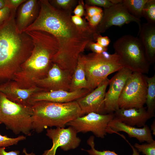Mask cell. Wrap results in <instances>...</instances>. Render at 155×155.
I'll return each mask as SVG.
<instances>
[{"instance_id":"6da1fadb","label":"cell","mask_w":155,"mask_h":155,"mask_svg":"<svg viewBox=\"0 0 155 155\" xmlns=\"http://www.w3.org/2000/svg\"><path fill=\"white\" fill-rule=\"evenodd\" d=\"M38 15L23 32L42 30L54 36L59 44V50L52 62L72 75L78 57L88 43L96 41L100 35L97 31L84 30L76 26L71 19V12L58 9L47 0L38 1Z\"/></svg>"},{"instance_id":"7a4b0ae2","label":"cell","mask_w":155,"mask_h":155,"mask_svg":"<svg viewBox=\"0 0 155 155\" xmlns=\"http://www.w3.org/2000/svg\"><path fill=\"white\" fill-rule=\"evenodd\" d=\"M16 10L12 9L9 18L0 24V80L13 79L33 48L30 37L17 27Z\"/></svg>"},{"instance_id":"3957f363","label":"cell","mask_w":155,"mask_h":155,"mask_svg":"<svg viewBox=\"0 0 155 155\" xmlns=\"http://www.w3.org/2000/svg\"><path fill=\"white\" fill-rule=\"evenodd\" d=\"M31 105L32 130L38 133L48 127H64L72 120L84 115L76 101L63 103L41 101Z\"/></svg>"},{"instance_id":"277c9868","label":"cell","mask_w":155,"mask_h":155,"mask_svg":"<svg viewBox=\"0 0 155 155\" xmlns=\"http://www.w3.org/2000/svg\"><path fill=\"white\" fill-rule=\"evenodd\" d=\"M113 46L123 67L132 72L148 73L150 64L138 38L129 34L123 35L114 42Z\"/></svg>"},{"instance_id":"5b68a950","label":"cell","mask_w":155,"mask_h":155,"mask_svg":"<svg viewBox=\"0 0 155 155\" xmlns=\"http://www.w3.org/2000/svg\"><path fill=\"white\" fill-rule=\"evenodd\" d=\"M31 105L19 104L9 99L0 92V122L15 134L30 135L32 130Z\"/></svg>"},{"instance_id":"8992f818","label":"cell","mask_w":155,"mask_h":155,"mask_svg":"<svg viewBox=\"0 0 155 155\" xmlns=\"http://www.w3.org/2000/svg\"><path fill=\"white\" fill-rule=\"evenodd\" d=\"M86 78L92 90L95 89L110 74L123 67L118 55L106 51L100 54L92 53L83 55Z\"/></svg>"},{"instance_id":"52a82bcc","label":"cell","mask_w":155,"mask_h":155,"mask_svg":"<svg viewBox=\"0 0 155 155\" xmlns=\"http://www.w3.org/2000/svg\"><path fill=\"white\" fill-rule=\"evenodd\" d=\"M26 32L31 38L33 48L27 60L33 68L48 71L53 64L52 59L58 52L59 47L56 38L45 31L33 30Z\"/></svg>"},{"instance_id":"ba28073f","label":"cell","mask_w":155,"mask_h":155,"mask_svg":"<svg viewBox=\"0 0 155 155\" xmlns=\"http://www.w3.org/2000/svg\"><path fill=\"white\" fill-rule=\"evenodd\" d=\"M147 84L144 75L132 72L127 80L118 100L119 108H140L145 104Z\"/></svg>"},{"instance_id":"9c48e42d","label":"cell","mask_w":155,"mask_h":155,"mask_svg":"<svg viewBox=\"0 0 155 155\" xmlns=\"http://www.w3.org/2000/svg\"><path fill=\"white\" fill-rule=\"evenodd\" d=\"M114 118L113 113L102 114L92 112L72 120L66 125L73 127L77 133L91 132L96 137L103 138L107 134L108 124Z\"/></svg>"},{"instance_id":"30bf717a","label":"cell","mask_w":155,"mask_h":155,"mask_svg":"<svg viewBox=\"0 0 155 155\" xmlns=\"http://www.w3.org/2000/svg\"><path fill=\"white\" fill-rule=\"evenodd\" d=\"M77 133L75 129L71 126L67 128L48 129L46 135L52 140L53 146L50 149L44 151L42 155H55L59 147L64 151L76 148L81 141L77 137Z\"/></svg>"},{"instance_id":"8fae6325","label":"cell","mask_w":155,"mask_h":155,"mask_svg":"<svg viewBox=\"0 0 155 155\" xmlns=\"http://www.w3.org/2000/svg\"><path fill=\"white\" fill-rule=\"evenodd\" d=\"M131 22L137 23L140 29V19H137L129 13L123 6L122 3L114 5L107 8L104 9L101 21L97 27L99 33H103L113 26L119 27Z\"/></svg>"},{"instance_id":"7c38bea8","label":"cell","mask_w":155,"mask_h":155,"mask_svg":"<svg viewBox=\"0 0 155 155\" xmlns=\"http://www.w3.org/2000/svg\"><path fill=\"white\" fill-rule=\"evenodd\" d=\"M72 75L53 63L44 77L33 80V84L44 91L64 90L69 91Z\"/></svg>"},{"instance_id":"4fadbf2b","label":"cell","mask_w":155,"mask_h":155,"mask_svg":"<svg viewBox=\"0 0 155 155\" xmlns=\"http://www.w3.org/2000/svg\"><path fill=\"white\" fill-rule=\"evenodd\" d=\"M132 72L123 67L110 80L109 88L104 99L106 114L114 113L119 108L118 100L126 81Z\"/></svg>"},{"instance_id":"5bb4252c","label":"cell","mask_w":155,"mask_h":155,"mask_svg":"<svg viewBox=\"0 0 155 155\" xmlns=\"http://www.w3.org/2000/svg\"><path fill=\"white\" fill-rule=\"evenodd\" d=\"M109 80L106 78L92 91L76 100L84 115L92 112L106 114L104 99Z\"/></svg>"},{"instance_id":"9a60e30c","label":"cell","mask_w":155,"mask_h":155,"mask_svg":"<svg viewBox=\"0 0 155 155\" xmlns=\"http://www.w3.org/2000/svg\"><path fill=\"white\" fill-rule=\"evenodd\" d=\"M91 92L86 89L73 91L61 90L41 91L32 95L29 100L28 103L31 105L34 102L41 101L60 103L71 102L76 100Z\"/></svg>"},{"instance_id":"2e32d148","label":"cell","mask_w":155,"mask_h":155,"mask_svg":"<svg viewBox=\"0 0 155 155\" xmlns=\"http://www.w3.org/2000/svg\"><path fill=\"white\" fill-rule=\"evenodd\" d=\"M44 91L36 86L28 88L20 87L14 81H8L0 84V92L9 100L22 104L30 105L28 100L31 96L38 92Z\"/></svg>"},{"instance_id":"e0dca14e","label":"cell","mask_w":155,"mask_h":155,"mask_svg":"<svg viewBox=\"0 0 155 155\" xmlns=\"http://www.w3.org/2000/svg\"><path fill=\"white\" fill-rule=\"evenodd\" d=\"M123 131L127 134L130 138H136L141 143L146 142L151 143L154 141L152 135L151 131L146 125L142 128H138L125 124L114 118L108 124L107 133H117Z\"/></svg>"},{"instance_id":"ac0fdd59","label":"cell","mask_w":155,"mask_h":155,"mask_svg":"<svg viewBox=\"0 0 155 155\" xmlns=\"http://www.w3.org/2000/svg\"><path fill=\"white\" fill-rule=\"evenodd\" d=\"M114 118L132 126L143 127L154 116L144 107L140 108H119L114 113Z\"/></svg>"},{"instance_id":"d6986e66","label":"cell","mask_w":155,"mask_h":155,"mask_svg":"<svg viewBox=\"0 0 155 155\" xmlns=\"http://www.w3.org/2000/svg\"><path fill=\"white\" fill-rule=\"evenodd\" d=\"M38 1L26 0L20 5L18 10L16 23L20 32L31 25L37 17L39 11Z\"/></svg>"},{"instance_id":"ffe728a7","label":"cell","mask_w":155,"mask_h":155,"mask_svg":"<svg viewBox=\"0 0 155 155\" xmlns=\"http://www.w3.org/2000/svg\"><path fill=\"white\" fill-rule=\"evenodd\" d=\"M138 35L148 61L150 65L154 64L155 61V25L143 24L139 30Z\"/></svg>"},{"instance_id":"44dd1931","label":"cell","mask_w":155,"mask_h":155,"mask_svg":"<svg viewBox=\"0 0 155 155\" xmlns=\"http://www.w3.org/2000/svg\"><path fill=\"white\" fill-rule=\"evenodd\" d=\"M90 88L86 80L84 67L83 55H80L78 59L76 67L72 75L69 91Z\"/></svg>"},{"instance_id":"7402d4cb","label":"cell","mask_w":155,"mask_h":155,"mask_svg":"<svg viewBox=\"0 0 155 155\" xmlns=\"http://www.w3.org/2000/svg\"><path fill=\"white\" fill-rule=\"evenodd\" d=\"M147 84L146 104L147 111L154 116L155 110V75L149 77L144 75Z\"/></svg>"},{"instance_id":"603a6c76","label":"cell","mask_w":155,"mask_h":155,"mask_svg":"<svg viewBox=\"0 0 155 155\" xmlns=\"http://www.w3.org/2000/svg\"><path fill=\"white\" fill-rule=\"evenodd\" d=\"M148 0H123V6L129 13L135 18L143 17L144 7Z\"/></svg>"},{"instance_id":"cb8c5ba5","label":"cell","mask_w":155,"mask_h":155,"mask_svg":"<svg viewBox=\"0 0 155 155\" xmlns=\"http://www.w3.org/2000/svg\"><path fill=\"white\" fill-rule=\"evenodd\" d=\"M88 144L89 145L91 148L88 150H82L85 151L89 155H118L114 151L109 150L100 151L96 149L95 148L94 137L93 136H90L87 141ZM131 148L133 153L132 155H140L137 149L133 146L129 144Z\"/></svg>"},{"instance_id":"d4e9b609","label":"cell","mask_w":155,"mask_h":155,"mask_svg":"<svg viewBox=\"0 0 155 155\" xmlns=\"http://www.w3.org/2000/svg\"><path fill=\"white\" fill-rule=\"evenodd\" d=\"M143 17L147 21V23L155 25V0H148L144 7Z\"/></svg>"},{"instance_id":"484cf974","label":"cell","mask_w":155,"mask_h":155,"mask_svg":"<svg viewBox=\"0 0 155 155\" xmlns=\"http://www.w3.org/2000/svg\"><path fill=\"white\" fill-rule=\"evenodd\" d=\"M55 8L62 10L71 12L78 1L75 0H53L49 1Z\"/></svg>"},{"instance_id":"4316f807","label":"cell","mask_w":155,"mask_h":155,"mask_svg":"<svg viewBox=\"0 0 155 155\" xmlns=\"http://www.w3.org/2000/svg\"><path fill=\"white\" fill-rule=\"evenodd\" d=\"M134 147L139 152L145 155H155V141L150 143L140 144L135 143Z\"/></svg>"},{"instance_id":"83f0119b","label":"cell","mask_w":155,"mask_h":155,"mask_svg":"<svg viewBox=\"0 0 155 155\" xmlns=\"http://www.w3.org/2000/svg\"><path fill=\"white\" fill-rule=\"evenodd\" d=\"M26 137L20 135L16 138H11L0 134V147H4L17 145L20 141L25 140Z\"/></svg>"},{"instance_id":"f1b7e54d","label":"cell","mask_w":155,"mask_h":155,"mask_svg":"<svg viewBox=\"0 0 155 155\" xmlns=\"http://www.w3.org/2000/svg\"><path fill=\"white\" fill-rule=\"evenodd\" d=\"M86 4L90 6H99L106 9L114 5L110 0H85Z\"/></svg>"},{"instance_id":"f546056e","label":"cell","mask_w":155,"mask_h":155,"mask_svg":"<svg viewBox=\"0 0 155 155\" xmlns=\"http://www.w3.org/2000/svg\"><path fill=\"white\" fill-rule=\"evenodd\" d=\"M86 9V19L99 13L103 12L102 9L100 7L88 5L86 4L84 6Z\"/></svg>"},{"instance_id":"4dcf8cb0","label":"cell","mask_w":155,"mask_h":155,"mask_svg":"<svg viewBox=\"0 0 155 155\" xmlns=\"http://www.w3.org/2000/svg\"><path fill=\"white\" fill-rule=\"evenodd\" d=\"M103 15V12L97 13L86 19L91 27L97 29V26L102 20Z\"/></svg>"},{"instance_id":"1f68e13d","label":"cell","mask_w":155,"mask_h":155,"mask_svg":"<svg viewBox=\"0 0 155 155\" xmlns=\"http://www.w3.org/2000/svg\"><path fill=\"white\" fill-rule=\"evenodd\" d=\"M87 47L92 51L93 53L97 54H100L103 52L106 51L108 49L107 47H103L94 41L89 42Z\"/></svg>"},{"instance_id":"d6a6232c","label":"cell","mask_w":155,"mask_h":155,"mask_svg":"<svg viewBox=\"0 0 155 155\" xmlns=\"http://www.w3.org/2000/svg\"><path fill=\"white\" fill-rule=\"evenodd\" d=\"M12 9L6 5L0 9V24L7 20L10 16Z\"/></svg>"},{"instance_id":"836d02e7","label":"cell","mask_w":155,"mask_h":155,"mask_svg":"<svg viewBox=\"0 0 155 155\" xmlns=\"http://www.w3.org/2000/svg\"><path fill=\"white\" fill-rule=\"evenodd\" d=\"M5 150V148L0 147V155H19L20 153V151L18 150L13 151L7 152ZM23 151L25 155H35L33 152L30 153H28L25 148L23 149Z\"/></svg>"},{"instance_id":"e575fe53","label":"cell","mask_w":155,"mask_h":155,"mask_svg":"<svg viewBox=\"0 0 155 155\" xmlns=\"http://www.w3.org/2000/svg\"><path fill=\"white\" fill-rule=\"evenodd\" d=\"M83 1H78V4L75 8L73 13L75 15L80 17L83 16L84 13V4Z\"/></svg>"},{"instance_id":"d590c367","label":"cell","mask_w":155,"mask_h":155,"mask_svg":"<svg viewBox=\"0 0 155 155\" xmlns=\"http://www.w3.org/2000/svg\"><path fill=\"white\" fill-rule=\"evenodd\" d=\"M96 41L97 43L105 47H107L111 42L110 39L108 36H102L100 35L97 38Z\"/></svg>"},{"instance_id":"8d00e7d4","label":"cell","mask_w":155,"mask_h":155,"mask_svg":"<svg viewBox=\"0 0 155 155\" xmlns=\"http://www.w3.org/2000/svg\"><path fill=\"white\" fill-rule=\"evenodd\" d=\"M6 5L12 9H17L18 7L26 0H5Z\"/></svg>"},{"instance_id":"74e56055","label":"cell","mask_w":155,"mask_h":155,"mask_svg":"<svg viewBox=\"0 0 155 155\" xmlns=\"http://www.w3.org/2000/svg\"><path fill=\"white\" fill-rule=\"evenodd\" d=\"M151 131H152L153 134L155 135V120L154 121L151 125Z\"/></svg>"},{"instance_id":"f35d334b","label":"cell","mask_w":155,"mask_h":155,"mask_svg":"<svg viewBox=\"0 0 155 155\" xmlns=\"http://www.w3.org/2000/svg\"><path fill=\"white\" fill-rule=\"evenodd\" d=\"M123 0H110V2L114 5H117L122 3Z\"/></svg>"},{"instance_id":"ab89813d","label":"cell","mask_w":155,"mask_h":155,"mask_svg":"<svg viewBox=\"0 0 155 155\" xmlns=\"http://www.w3.org/2000/svg\"><path fill=\"white\" fill-rule=\"evenodd\" d=\"M6 6L5 0H0V9Z\"/></svg>"},{"instance_id":"60d3db41","label":"cell","mask_w":155,"mask_h":155,"mask_svg":"<svg viewBox=\"0 0 155 155\" xmlns=\"http://www.w3.org/2000/svg\"><path fill=\"white\" fill-rule=\"evenodd\" d=\"M0 123H1L0 122Z\"/></svg>"}]
</instances>
